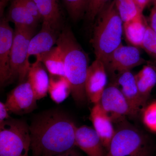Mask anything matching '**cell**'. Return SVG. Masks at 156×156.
Segmentation results:
<instances>
[{
	"label": "cell",
	"instance_id": "cell-28",
	"mask_svg": "<svg viewBox=\"0 0 156 156\" xmlns=\"http://www.w3.org/2000/svg\"><path fill=\"white\" fill-rule=\"evenodd\" d=\"M21 4L25 7L27 11L37 20L42 19L41 16L38 11L37 7L34 0H19Z\"/></svg>",
	"mask_w": 156,
	"mask_h": 156
},
{
	"label": "cell",
	"instance_id": "cell-24",
	"mask_svg": "<svg viewBox=\"0 0 156 156\" xmlns=\"http://www.w3.org/2000/svg\"><path fill=\"white\" fill-rule=\"evenodd\" d=\"M70 17L77 20L86 14L89 0H62Z\"/></svg>",
	"mask_w": 156,
	"mask_h": 156
},
{
	"label": "cell",
	"instance_id": "cell-23",
	"mask_svg": "<svg viewBox=\"0 0 156 156\" xmlns=\"http://www.w3.org/2000/svg\"><path fill=\"white\" fill-rule=\"evenodd\" d=\"M115 5L123 23L142 14L134 0H114Z\"/></svg>",
	"mask_w": 156,
	"mask_h": 156
},
{
	"label": "cell",
	"instance_id": "cell-6",
	"mask_svg": "<svg viewBox=\"0 0 156 156\" xmlns=\"http://www.w3.org/2000/svg\"><path fill=\"white\" fill-rule=\"evenodd\" d=\"M143 136L134 128L119 129L114 134L106 156H138L144 150Z\"/></svg>",
	"mask_w": 156,
	"mask_h": 156
},
{
	"label": "cell",
	"instance_id": "cell-10",
	"mask_svg": "<svg viewBox=\"0 0 156 156\" xmlns=\"http://www.w3.org/2000/svg\"><path fill=\"white\" fill-rule=\"evenodd\" d=\"M107 83V73L102 61L95 58L88 68L85 82L87 97L92 103H99Z\"/></svg>",
	"mask_w": 156,
	"mask_h": 156
},
{
	"label": "cell",
	"instance_id": "cell-34",
	"mask_svg": "<svg viewBox=\"0 0 156 156\" xmlns=\"http://www.w3.org/2000/svg\"><path fill=\"white\" fill-rule=\"evenodd\" d=\"M151 2L152 3L153 5L156 4V0H151Z\"/></svg>",
	"mask_w": 156,
	"mask_h": 156
},
{
	"label": "cell",
	"instance_id": "cell-31",
	"mask_svg": "<svg viewBox=\"0 0 156 156\" xmlns=\"http://www.w3.org/2000/svg\"><path fill=\"white\" fill-rule=\"evenodd\" d=\"M140 10L143 12L147 5L151 3V0H134Z\"/></svg>",
	"mask_w": 156,
	"mask_h": 156
},
{
	"label": "cell",
	"instance_id": "cell-11",
	"mask_svg": "<svg viewBox=\"0 0 156 156\" xmlns=\"http://www.w3.org/2000/svg\"><path fill=\"white\" fill-rule=\"evenodd\" d=\"M6 17L0 23V82L1 86L10 80V60L14 31Z\"/></svg>",
	"mask_w": 156,
	"mask_h": 156
},
{
	"label": "cell",
	"instance_id": "cell-13",
	"mask_svg": "<svg viewBox=\"0 0 156 156\" xmlns=\"http://www.w3.org/2000/svg\"><path fill=\"white\" fill-rule=\"evenodd\" d=\"M114 83L119 87L129 104L134 116L143 110L135 76L128 71L121 73L115 78Z\"/></svg>",
	"mask_w": 156,
	"mask_h": 156
},
{
	"label": "cell",
	"instance_id": "cell-22",
	"mask_svg": "<svg viewBox=\"0 0 156 156\" xmlns=\"http://www.w3.org/2000/svg\"><path fill=\"white\" fill-rule=\"evenodd\" d=\"M71 86L66 77L50 76L48 92L57 104L64 101L71 93Z\"/></svg>",
	"mask_w": 156,
	"mask_h": 156
},
{
	"label": "cell",
	"instance_id": "cell-35",
	"mask_svg": "<svg viewBox=\"0 0 156 156\" xmlns=\"http://www.w3.org/2000/svg\"><path fill=\"white\" fill-rule=\"evenodd\" d=\"M154 65L155 66H156V58H154Z\"/></svg>",
	"mask_w": 156,
	"mask_h": 156
},
{
	"label": "cell",
	"instance_id": "cell-8",
	"mask_svg": "<svg viewBox=\"0 0 156 156\" xmlns=\"http://www.w3.org/2000/svg\"><path fill=\"white\" fill-rule=\"evenodd\" d=\"M99 104L112 122L120 121L127 116H134L126 98L114 83L105 89Z\"/></svg>",
	"mask_w": 156,
	"mask_h": 156
},
{
	"label": "cell",
	"instance_id": "cell-7",
	"mask_svg": "<svg viewBox=\"0 0 156 156\" xmlns=\"http://www.w3.org/2000/svg\"><path fill=\"white\" fill-rule=\"evenodd\" d=\"M138 48L122 44L113 51L105 64L107 74L116 78L122 73L146 63Z\"/></svg>",
	"mask_w": 156,
	"mask_h": 156
},
{
	"label": "cell",
	"instance_id": "cell-26",
	"mask_svg": "<svg viewBox=\"0 0 156 156\" xmlns=\"http://www.w3.org/2000/svg\"><path fill=\"white\" fill-rule=\"evenodd\" d=\"M146 52L154 58L156 57V33L148 24L142 48Z\"/></svg>",
	"mask_w": 156,
	"mask_h": 156
},
{
	"label": "cell",
	"instance_id": "cell-25",
	"mask_svg": "<svg viewBox=\"0 0 156 156\" xmlns=\"http://www.w3.org/2000/svg\"><path fill=\"white\" fill-rule=\"evenodd\" d=\"M142 111L144 124L149 130L156 133V101L145 106Z\"/></svg>",
	"mask_w": 156,
	"mask_h": 156
},
{
	"label": "cell",
	"instance_id": "cell-14",
	"mask_svg": "<svg viewBox=\"0 0 156 156\" xmlns=\"http://www.w3.org/2000/svg\"><path fill=\"white\" fill-rule=\"evenodd\" d=\"M90 119L93 128L99 135L107 152L115 133L112 121L103 110L99 103L94 105L91 111Z\"/></svg>",
	"mask_w": 156,
	"mask_h": 156
},
{
	"label": "cell",
	"instance_id": "cell-32",
	"mask_svg": "<svg viewBox=\"0 0 156 156\" xmlns=\"http://www.w3.org/2000/svg\"><path fill=\"white\" fill-rule=\"evenodd\" d=\"M9 1V0H0V14L1 17L3 16L5 7H6Z\"/></svg>",
	"mask_w": 156,
	"mask_h": 156
},
{
	"label": "cell",
	"instance_id": "cell-1",
	"mask_svg": "<svg viewBox=\"0 0 156 156\" xmlns=\"http://www.w3.org/2000/svg\"><path fill=\"white\" fill-rule=\"evenodd\" d=\"M77 127L61 112L41 115L29 127L30 149L33 156H56L73 151L76 146Z\"/></svg>",
	"mask_w": 156,
	"mask_h": 156
},
{
	"label": "cell",
	"instance_id": "cell-17",
	"mask_svg": "<svg viewBox=\"0 0 156 156\" xmlns=\"http://www.w3.org/2000/svg\"><path fill=\"white\" fill-rule=\"evenodd\" d=\"M134 76L144 109L151 92L156 85V66L154 64L147 63Z\"/></svg>",
	"mask_w": 156,
	"mask_h": 156
},
{
	"label": "cell",
	"instance_id": "cell-27",
	"mask_svg": "<svg viewBox=\"0 0 156 156\" xmlns=\"http://www.w3.org/2000/svg\"><path fill=\"white\" fill-rule=\"evenodd\" d=\"M111 0H89L86 16L88 21L93 22L101 10Z\"/></svg>",
	"mask_w": 156,
	"mask_h": 156
},
{
	"label": "cell",
	"instance_id": "cell-21",
	"mask_svg": "<svg viewBox=\"0 0 156 156\" xmlns=\"http://www.w3.org/2000/svg\"><path fill=\"white\" fill-rule=\"evenodd\" d=\"M36 60L41 62L50 76H65L63 55L58 46L36 58Z\"/></svg>",
	"mask_w": 156,
	"mask_h": 156
},
{
	"label": "cell",
	"instance_id": "cell-2",
	"mask_svg": "<svg viewBox=\"0 0 156 156\" xmlns=\"http://www.w3.org/2000/svg\"><path fill=\"white\" fill-rule=\"evenodd\" d=\"M56 44L63 55L65 76L71 86L73 98L78 102H83L87 97L85 82L89 66V56L68 27L58 34Z\"/></svg>",
	"mask_w": 156,
	"mask_h": 156
},
{
	"label": "cell",
	"instance_id": "cell-20",
	"mask_svg": "<svg viewBox=\"0 0 156 156\" xmlns=\"http://www.w3.org/2000/svg\"><path fill=\"white\" fill-rule=\"evenodd\" d=\"M9 22L13 23L15 27H34L37 20L19 0H11L9 12L6 17Z\"/></svg>",
	"mask_w": 156,
	"mask_h": 156
},
{
	"label": "cell",
	"instance_id": "cell-18",
	"mask_svg": "<svg viewBox=\"0 0 156 156\" xmlns=\"http://www.w3.org/2000/svg\"><path fill=\"white\" fill-rule=\"evenodd\" d=\"M147 23L141 14L133 19L123 23V33L127 41L136 48H142Z\"/></svg>",
	"mask_w": 156,
	"mask_h": 156
},
{
	"label": "cell",
	"instance_id": "cell-15",
	"mask_svg": "<svg viewBox=\"0 0 156 156\" xmlns=\"http://www.w3.org/2000/svg\"><path fill=\"white\" fill-rule=\"evenodd\" d=\"M58 32L48 23L43 22L41 30L31 39L29 46L28 57L34 56L36 58L50 51L56 44Z\"/></svg>",
	"mask_w": 156,
	"mask_h": 156
},
{
	"label": "cell",
	"instance_id": "cell-12",
	"mask_svg": "<svg viewBox=\"0 0 156 156\" xmlns=\"http://www.w3.org/2000/svg\"><path fill=\"white\" fill-rule=\"evenodd\" d=\"M76 146L88 156H106L100 137L94 128L86 126L77 128L75 134Z\"/></svg>",
	"mask_w": 156,
	"mask_h": 156
},
{
	"label": "cell",
	"instance_id": "cell-29",
	"mask_svg": "<svg viewBox=\"0 0 156 156\" xmlns=\"http://www.w3.org/2000/svg\"><path fill=\"white\" fill-rule=\"evenodd\" d=\"M150 27L156 33V4L153 5L149 17Z\"/></svg>",
	"mask_w": 156,
	"mask_h": 156
},
{
	"label": "cell",
	"instance_id": "cell-5",
	"mask_svg": "<svg viewBox=\"0 0 156 156\" xmlns=\"http://www.w3.org/2000/svg\"><path fill=\"white\" fill-rule=\"evenodd\" d=\"M10 60V80L17 78L22 82L27 76L31 64L28 57L29 46L34 27H15Z\"/></svg>",
	"mask_w": 156,
	"mask_h": 156
},
{
	"label": "cell",
	"instance_id": "cell-30",
	"mask_svg": "<svg viewBox=\"0 0 156 156\" xmlns=\"http://www.w3.org/2000/svg\"><path fill=\"white\" fill-rule=\"evenodd\" d=\"M9 112L5 103L1 101L0 102V123H2L6 120L11 119L8 113Z\"/></svg>",
	"mask_w": 156,
	"mask_h": 156
},
{
	"label": "cell",
	"instance_id": "cell-33",
	"mask_svg": "<svg viewBox=\"0 0 156 156\" xmlns=\"http://www.w3.org/2000/svg\"><path fill=\"white\" fill-rule=\"evenodd\" d=\"M56 156H77L74 152L73 151L69 152L66 153L62 154Z\"/></svg>",
	"mask_w": 156,
	"mask_h": 156
},
{
	"label": "cell",
	"instance_id": "cell-16",
	"mask_svg": "<svg viewBox=\"0 0 156 156\" xmlns=\"http://www.w3.org/2000/svg\"><path fill=\"white\" fill-rule=\"evenodd\" d=\"M27 76L37 100L45 97L48 92L50 78L41 62L36 60L31 64Z\"/></svg>",
	"mask_w": 156,
	"mask_h": 156
},
{
	"label": "cell",
	"instance_id": "cell-3",
	"mask_svg": "<svg viewBox=\"0 0 156 156\" xmlns=\"http://www.w3.org/2000/svg\"><path fill=\"white\" fill-rule=\"evenodd\" d=\"M123 33V22L113 0L105 6L95 20L92 42L95 58L105 65L122 44Z\"/></svg>",
	"mask_w": 156,
	"mask_h": 156
},
{
	"label": "cell",
	"instance_id": "cell-4",
	"mask_svg": "<svg viewBox=\"0 0 156 156\" xmlns=\"http://www.w3.org/2000/svg\"><path fill=\"white\" fill-rule=\"evenodd\" d=\"M30 144L25 122L11 118L0 123V156H28Z\"/></svg>",
	"mask_w": 156,
	"mask_h": 156
},
{
	"label": "cell",
	"instance_id": "cell-9",
	"mask_svg": "<svg viewBox=\"0 0 156 156\" xmlns=\"http://www.w3.org/2000/svg\"><path fill=\"white\" fill-rule=\"evenodd\" d=\"M37 100L30 84L27 81L11 91L5 104L9 112L16 114H24L36 108Z\"/></svg>",
	"mask_w": 156,
	"mask_h": 156
},
{
	"label": "cell",
	"instance_id": "cell-19",
	"mask_svg": "<svg viewBox=\"0 0 156 156\" xmlns=\"http://www.w3.org/2000/svg\"><path fill=\"white\" fill-rule=\"evenodd\" d=\"M43 22L58 32L61 27L62 13L58 0H34Z\"/></svg>",
	"mask_w": 156,
	"mask_h": 156
}]
</instances>
